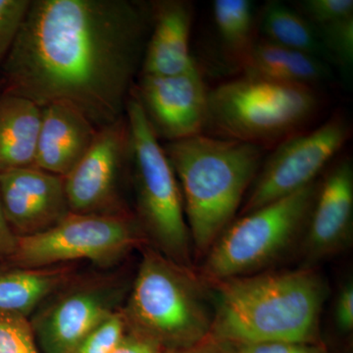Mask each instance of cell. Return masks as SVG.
<instances>
[{"label": "cell", "mask_w": 353, "mask_h": 353, "mask_svg": "<svg viewBox=\"0 0 353 353\" xmlns=\"http://www.w3.org/2000/svg\"><path fill=\"white\" fill-rule=\"evenodd\" d=\"M334 324L341 334H350L353 330V283L347 281L336 296L334 303Z\"/></svg>", "instance_id": "obj_28"}, {"label": "cell", "mask_w": 353, "mask_h": 353, "mask_svg": "<svg viewBox=\"0 0 353 353\" xmlns=\"http://www.w3.org/2000/svg\"><path fill=\"white\" fill-rule=\"evenodd\" d=\"M131 162V134L126 114L99 130L94 143L64 178L71 213L132 215L121 192V182Z\"/></svg>", "instance_id": "obj_11"}, {"label": "cell", "mask_w": 353, "mask_h": 353, "mask_svg": "<svg viewBox=\"0 0 353 353\" xmlns=\"http://www.w3.org/2000/svg\"><path fill=\"white\" fill-rule=\"evenodd\" d=\"M125 333L126 325L120 310L85 336L73 353H111Z\"/></svg>", "instance_id": "obj_24"}, {"label": "cell", "mask_w": 353, "mask_h": 353, "mask_svg": "<svg viewBox=\"0 0 353 353\" xmlns=\"http://www.w3.org/2000/svg\"><path fill=\"white\" fill-rule=\"evenodd\" d=\"M134 90L158 139L171 143L203 134L208 90L196 63L176 75H141Z\"/></svg>", "instance_id": "obj_12"}, {"label": "cell", "mask_w": 353, "mask_h": 353, "mask_svg": "<svg viewBox=\"0 0 353 353\" xmlns=\"http://www.w3.org/2000/svg\"><path fill=\"white\" fill-rule=\"evenodd\" d=\"M99 129L78 109L64 102L41 108L34 167L66 176L87 154Z\"/></svg>", "instance_id": "obj_15"}, {"label": "cell", "mask_w": 353, "mask_h": 353, "mask_svg": "<svg viewBox=\"0 0 353 353\" xmlns=\"http://www.w3.org/2000/svg\"><path fill=\"white\" fill-rule=\"evenodd\" d=\"M163 148L182 192L194 254L205 256L240 212L264 148L204 134Z\"/></svg>", "instance_id": "obj_3"}, {"label": "cell", "mask_w": 353, "mask_h": 353, "mask_svg": "<svg viewBox=\"0 0 353 353\" xmlns=\"http://www.w3.org/2000/svg\"><path fill=\"white\" fill-rule=\"evenodd\" d=\"M125 114L131 134L136 219L152 248L176 263L194 267L180 185L134 88Z\"/></svg>", "instance_id": "obj_6"}, {"label": "cell", "mask_w": 353, "mask_h": 353, "mask_svg": "<svg viewBox=\"0 0 353 353\" xmlns=\"http://www.w3.org/2000/svg\"><path fill=\"white\" fill-rule=\"evenodd\" d=\"M213 21L225 54L243 71L255 38V17L250 0H214Z\"/></svg>", "instance_id": "obj_21"}, {"label": "cell", "mask_w": 353, "mask_h": 353, "mask_svg": "<svg viewBox=\"0 0 353 353\" xmlns=\"http://www.w3.org/2000/svg\"><path fill=\"white\" fill-rule=\"evenodd\" d=\"M18 236L9 226L0 201V262H8L17 248Z\"/></svg>", "instance_id": "obj_30"}, {"label": "cell", "mask_w": 353, "mask_h": 353, "mask_svg": "<svg viewBox=\"0 0 353 353\" xmlns=\"http://www.w3.org/2000/svg\"><path fill=\"white\" fill-rule=\"evenodd\" d=\"M236 353H329L321 343L299 341H274V343L234 345Z\"/></svg>", "instance_id": "obj_27"}, {"label": "cell", "mask_w": 353, "mask_h": 353, "mask_svg": "<svg viewBox=\"0 0 353 353\" xmlns=\"http://www.w3.org/2000/svg\"><path fill=\"white\" fill-rule=\"evenodd\" d=\"M121 314L127 332L152 341L164 352L183 350L211 333L212 289L194 267L145 245Z\"/></svg>", "instance_id": "obj_4"}, {"label": "cell", "mask_w": 353, "mask_h": 353, "mask_svg": "<svg viewBox=\"0 0 353 353\" xmlns=\"http://www.w3.org/2000/svg\"><path fill=\"white\" fill-rule=\"evenodd\" d=\"M77 274L73 265L46 268L0 267V311L27 316Z\"/></svg>", "instance_id": "obj_18"}, {"label": "cell", "mask_w": 353, "mask_h": 353, "mask_svg": "<svg viewBox=\"0 0 353 353\" xmlns=\"http://www.w3.org/2000/svg\"><path fill=\"white\" fill-rule=\"evenodd\" d=\"M111 353H165L159 345L152 341L138 334L125 333Z\"/></svg>", "instance_id": "obj_29"}, {"label": "cell", "mask_w": 353, "mask_h": 353, "mask_svg": "<svg viewBox=\"0 0 353 353\" xmlns=\"http://www.w3.org/2000/svg\"><path fill=\"white\" fill-rule=\"evenodd\" d=\"M152 22V2L34 0L1 65L2 92L109 126L125 116Z\"/></svg>", "instance_id": "obj_1"}, {"label": "cell", "mask_w": 353, "mask_h": 353, "mask_svg": "<svg viewBox=\"0 0 353 353\" xmlns=\"http://www.w3.org/2000/svg\"><path fill=\"white\" fill-rule=\"evenodd\" d=\"M352 127L341 114L313 131L297 132L276 146L262 162L241 205L240 216L303 189L350 139Z\"/></svg>", "instance_id": "obj_10"}, {"label": "cell", "mask_w": 353, "mask_h": 353, "mask_svg": "<svg viewBox=\"0 0 353 353\" xmlns=\"http://www.w3.org/2000/svg\"><path fill=\"white\" fill-rule=\"evenodd\" d=\"M0 201L18 236L43 233L71 213L63 176L34 166L0 173Z\"/></svg>", "instance_id": "obj_14"}, {"label": "cell", "mask_w": 353, "mask_h": 353, "mask_svg": "<svg viewBox=\"0 0 353 353\" xmlns=\"http://www.w3.org/2000/svg\"><path fill=\"white\" fill-rule=\"evenodd\" d=\"M319 183L317 179L234 220L204 256L202 277L216 282L261 273L299 248Z\"/></svg>", "instance_id": "obj_7"}, {"label": "cell", "mask_w": 353, "mask_h": 353, "mask_svg": "<svg viewBox=\"0 0 353 353\" xmlns=\"http://www.w3.org/2000/svg\"><path fill=\"white\" fill-rule=\"evenodd\" d=\"M321 104L315 88L243 74L208 90L205 129L265 150L301 132Z\"/></svg>", "instance_id": "obj_5"}, {"label": "cell", "mask_w": 353, "mask_h": 353, "mask_svg": "<svg viewBox=\"0 0 353 353\" xmlns=\"http://www.w3.org/2000/svg\"><path fill=\"white\" fill-rule=\"evenodd\" d=\"M145 245L150 243L134 215L70 213L43 233L18 236L17 248L8 263L46 268L88 260L106 270Z\"/></svg>", "instance_id": "obj_8"}, {"label": "cell", "mask_w": 353, "mask_h": 353, "mask_svg": "<svg viewBox=\"0 0 353 353\" xmlns=\"http://www.w3.org/2000/svg\"><path fill=\"white\" fill-rule=\"evenodd\" d=\"M165 353H236L233 345L227 341L218 340L214 336H209L192 347L175 352Z\"/></svg>", "instance_id": "obj_31"}, {"label": "cell", "mask_w": 353, "mask_h": 353, "mask_svg": "<svg viewBox=\"0 0 353 353\" xmlns=\"http://www.w3.org/2000/svg\"><path fill=\"white\" fill-rule=\"evenodd\" d=\"M315 29L332 63L350 71L353 63V17Z\"/></svg>", "instance_id": "obj_23"}, {"label": "cell", "mask_w": 353, "mask_h": 353, "mask_svg": "<svg viewBox=\"0 0 353 353\" xmlns=\"http://www.w3.org/2000/svg\"><path fill=\"white\" fill-rule=\"evenodd\" d=\"M31 0H0V66L10 50Z\"/></svg>", "instance_id": "obj_26"}, {"label": "cell", "mask_w": 353, "mask_h": 353, "mask_svg": "<svg viewBox=\"0 0 353 353\" xmlns=\"http://www.w3.org/2000/svg\"><path fill=\"white\" fill-rule=\"evenodd\" d=\"M41 121L38 104L0 92V173L34 166Z\"/></svg>", "instance_id": "obj_17"}, {"label": "cell", "mask_w": 353, "mask_h": 353, "mask_svg": "<svg viewBox=\"0 0 353 353\" xmlns=\"http://www.w3.org/2000/svg\"><path fill=\"white\" fill-rule=\"evenodd\" d=\"M0 353H43L27 316L0 311Z\"/></svg>", "instance_id": "obj_22"}, {"label": "cell", "mask_w": 353, "mask_h": 353, "mask_svg": "<svg viewBox=\"0 0 353 353\" xmlns=\"http://www.w3.org/2000/svg\"><path fill=\"white\" fill-rule=\"evenodd\" d=\"M152 30L141 75L172 76L196 63L190 53L194 6L185 0L152 2Z\"/></svg>", "instance_id": "obj_16"}, {"label": "cell", "mask_w": 353, "mask_h": 353, "mask_svg": "<svg viewBox=\"0 0 353 353\" xmlns=\"http://www.w3.org/2000/svg\"><path fill=\"white\" fill-rule=\"evenodd\" d=\"M243 72L278 82L315 88L332 78L330 65L322 60L264 39H257Z\"/></svg>", "instance_id": "obj_19"}, {"label": "cell", "mask_w": 353, "mask_h": 353, "mask_svg": "<svg viewBox=\"0 0 353 353\" xmlns=\"http://www.w3.org/2000/svg\"><path fill=\"white\" fill-rule=\"evenodd\" d=\"M132 282L125 272L77 273L32 314L41 352L73 353L92 330L121 310Z\"/></svg>", "instance_id": "obj_9"}, {"label": "cell", "mask_w": 353, "mask_h": 353, "mask_svg": "<svg viewBox=\"0 0 353 353\" xmlns=\"http://www.w3.org/2000/svg\"><path fill=\"white\" fill-rule=\"evenodd\" d=\"M209 283L214 307L210 336L234 345L319 343L329 289L316 268L261 272Z\"/></svg>", "instance_id": "obj_2"}, {"label": "cell", "mask_w": 353, "mask_h": 353, "mask_svg": "<svg viewBox=\"0 0 353 353\" xmlns=\"http://www.w3.org/2000/svg\"><path fill=\"white\" fill-rule=\"evenodd\" d=\"M296 10L315 28L353 17L352 0H303Z\"/></svg>", "instance_id": "obj_25"}, {"label": "cell", "mask_w": 353, "mask_h": 353, "mask_svg": "<svg viewBox=\"0 0 353 353\" xmlns=\"http://www.w3.org/2000/svg\"><path fill=\"white\" fill-rule=\"evenodd\" d=\"M259 30L264 39L312 55L333 65L317 30L296 9L280 1H268L259 17Z\"/></svg>", "instance_id": "obj_20"}, {"label": "cell", "mask_w": 353, "mask_h": 353, "mask_svg": "<svg viewBox=\"0 0 353 353\" xmlns=\"http://www.w3.org/2000/svg\"><path fill=\"white\" fill-rule=\"evenodd\" d=\"M353 236V167L341 160L320 179L314 204L299 243L301 267L315 268L324 260L345 252Z\"/></svg>", "instance_id": "obj_13"}]
</instances>
